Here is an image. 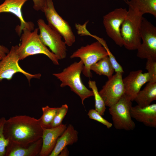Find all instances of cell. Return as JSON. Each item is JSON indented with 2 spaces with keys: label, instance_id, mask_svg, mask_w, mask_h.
Segmentation results:
<instances>
[{
  "label": "cell",
  "instance_id": "obj_1",
  "mask_svg": "<svg viewBox=\"0 0 156 156\" xmlns=\"http://www.w3.org/2000/svg\"><path fill=\"white\" fill-rule=\"evenodd\" d=\"M40 119L26 115H16L6 120L3 134L9 142L26 146L41 138Z\"/></svg>",
  "mask_w": 156,
  "mask_h": 156
},
{
  "label": "cell",
  "instance_id": "obj_2",
  "mask_svg": "<svg viewBox=\"0 0 156 156\" xmlns=\"http://www.w3.org/2000/svg\"><path fill=\"white\" fill-rule=\"evenodd\" d=\"M38 28L32 30L27 28L23 29L19 46L16 45V50L20 60L29 56L38 54L47 56L55 65H59L57 56L51 51L42 43L38 34Z\"/></svg>",
  "mask_w": 156,
  "mask_h": 156
},
{
  "label": "cell",
  "instance_id": "obj_3",
  "mask_svg": "<svg viewBox=\"0 0 156 156\" xmlns=\"http://www.w3.org/2000/svg\"><path fill=\"white\" fill-rule=\"evenodd\" d=\"M83 66V63L80 60L65 68L61 72L53 74L61 81L60 87L69 86L71 91L80 97L83 105L85 99L94 96L92 91L88 89L81 81V74Z\"/></svg>",
  "mask_w": 156,
  "mask_h": 156
},
{
  "label": "cell",
  "instance_id": "obj_4",
  "mask_svg": "<svg viewBox=\"0 0 156 156\" xmlns=\"http://www.w3.org/2000/svg\"><path fill=\"white\" fill-rule=\"evenodd\" d=\"M142 17L129 7L120 28L123 46L127 50H137L141 44L140 31Z\"/></svg>",
  "mask_w": 156,
  "mask_h": 156
},
{
  "label": "cell",
  "instance_id": "obj_5",
  "mask_svg": "<svg viewBox=\"0 0 156 156\" xmlns=\"http://www.w3.org/2000/svg\"><path fill=\"white\" fill-rule=\"evenodd\" d=\"M40 40L51 52L57 57L58 60L65 58L67 55L66 44L62 40V36L56 30L42 19L37 21Z\"/></svg>",
  "mask_w": 156,
  "mask_h": 156
},
{
  "label": "cell",
  "instance_id": "obj_6",
  "mask_svg": "<svg viewBox=\"0 0 156 156\" xmlns=\"http://www.w3.org/2000/svg\"><path fill=\"white\" fill-rule=\"evenodd\" d=\"M108 56L105 48L99 41L82 46L70 55L71 58L78 57L83 62V66L82 72L88 78L92 77L91 66L102 58Z\"/></svg>",
  "mask_w": 156,
  "mask_h": 156
},
{
  "label": "cell",
  "instance_id": "obj_7",
  "mask_svg": "<svg viewBox=\"0 0 156 156\" xmlns=\"http://www.w3.org/2000/svg\"><path fill=\"white\" fill-rule=\"evenodd\" d=\"M132 101L124 94L115 104L109 107L113 125L118 130H133L135 125L131 114Z\"/></svg>",
  "mask_w": 156,
  "mask_h": 156
},
{
  "label": "cell",
  "instance_id": "obj_8",
  "mask_svg": "<svg viewBox=\"0 0 156 156\" xmlns=\"http://www.w3.org/2000/svg\"><path fill=\"white\" fill-rule=\"evenodd\" d=\"M44 1L42 12L48 24L60 34L66 45L72 46L75 42V38L71 26L57 12L52 0H44Z\"/></svg>",
  "mask_w": 156,
  "mask_h": 156
},
{
  "label": "cell",
  "instance_id": "obj_9",
  "mask_svg": "<svg viewBox=\"0 0 156 156\" xmlns=\"http://www.w3.org/2000/svg\"><path fill=\"white\" fill-rule=\"evenodd\" d=\"M140 33L142 42L137 49V56L156 60V27L143 17Z\"/></svg>",
  "mask_w": 156,
  "mask_h": 156
},
{
  "label": "cell",
  "instance_id": "obj_10",
  "mask_svg": "<svg viewBox=\"0 0 156 156\" xmlns=\"http://www.w3.org/2000/svg\"><path fill=\"white\" fill-rule=\"evenodd\" d=\"M19 60L16 45L12 46L8 53L0 60V81L4 79L10 80L18 73L24 75L29 81L33 78H40V73L31 74L23 69L19 65Z\"/></svg>",
  "mask_w": 156,
  "mask_h": 156
},
{
  "label": "cell",
  "instance_id": "obj_11",
  "mask_svg": "<svg viewBox=\"0 0 156 156\" xmlns=\"http://www.w3.org/2000/svg\"><path fill=\"white\" fill-rule=\"evenodd\" d=\"M127 12L126 8H117L103 17V23L107 35L120 47L123 46L120 33L121 27Z\"/></svg>",
  "mask_w": 156,
  "mask_h": 156
},
{
  "label": "cell",
  "instance_id": "obj_12",
  "mask_svg": "<svg viewBox=\"0 0 156 156\" xmlns=\"http://www.w3.org/2000/svg\"><path fill=\"white\" fill-rule=\"evenodd\" d=\"M122 74L116 73L108 79L99 92L106 106L109 107L114 105L124 94Z\"/></svg>",
  "mask_w": 156,
  "mask_h": 156
},
{
  "label": "cell",
  "instance_id": "obj_13",
  "mask_svg": "<svg viewBox=\"0 0 156 156\" xmlns=\"http://www.w3.org/2000/svg\"><path fill=\"white\" fill-rule=\"evenodd\" d=\"M124 94L131 101H133L142 87L150 80L148 72L142 73L139 70L130 72L123 78Z\"/></svg>",
  "mask_w": 156,
  "mask_h": 156
},
{
  "label": "cell",
  "instance_id": "obj_14",
  "mask_svg": "<svg viewBox=\"0 0 156 156\" xmlns=\"http://www.w3.org/2000/svg\"><path fill=\"white\" fill-rule=\"evenodd\" d=\"M27 0H5L0 5V13L3 12L12 13L19 19L20 25L16 28V31L20 35L23 28H27L34 30V25L31 22H26L24 20L22 12V8Z\"/></svg>",
  "mask_w": 156,
  "mask_h": 156
},
{
  "label": "cell",
  "instance_id": "obj_15",
  "mask_svg": "<svg viewBox=\"0 0 156 156\" xmlns=\"http://www.w3.org/2000/svg\"><path fill=\"white\" fill-rule=\"evenodd\" d=\"M66 125L62 124L58 126L51 128L42 127L41 138L42 144L40 156H49L53 150L58 138L67 128Z\"/></svg>",
  "mask_w": 156,
  "mask_h": 156
},
{
  "label": "cell",
  "instance_id": "obj_16",
  "mask_svg": "<svg viewBox=\"0 0 156 156\" xmlns=\"http://www.w3.org/2000/svg\"><path fill=\"white\" fill-rule=\"evenodd\" d=\"M131 114L132 118L145 125L156 127V104H153L144 107L138 105L132 106Z\"/></svg>",
  "mask_w": 156,
  "mask_h": 156
},
{
  "label": "cell",
  "instance_id": "obj_17",
  "mask_svg": "<svg viewBox=\"0 0 156 156\" xmlns=\"http://www.w3.org/2000/svg\"><path fill=\"white\" fill-rule=\"evenodd\" d=\"M42 144L41 138L31 144L21 146L9 142L5 156H36L39 155Z\"/></svg>",
  "mask_w": 156,
  "mask_h": 156
},
{
  "label": "cell",
  "instance_id": "obj_18",
  "mask_svg": "<svg viewBox=\"0 0 156 156\" xmlns=\"http://www.w3.org/2000/svg\"><path fill=\"white\" fill-rule=\"evenodd\" d=\"M78 140V131L72 125L69 124L57 139L55 146L49 156H58L64 148L76 142Z\"/></svg>",
  "mask_w": 156,
  "mask_h": 156
},
{
  "label": "cell",
  "instance_id": "obj_19",
  "mask_svg": "<svg viewBox=\"0 0 156 156\" xmlns=\"http://www.w3.org/2000/svg\"><path fill=\"white\" fill-rule=\"evenodd\" d=\"M137 13L143 16L148 13L156 17V0H124Z\"/></svg>",
  "mask_w": 156,
  "mask_h": 156
},
{
  "label": "cell",
  "instance_id": "obj_20",
  "mask_svg": "<svg viewBox=\"0 0 156 156\" xmlns=\"http://www.w3.org/2000/svg\"><path fill=\"white\" fill-rule=\"evenodd\" d=\"M156 100V82H148L142 90H140L135 98L137 105L141 107L148 106Z\"/></svg>",
  "mask_w": 156,
  "mask_h": 156
},
{
  "label": "cell",
  "instance_id": "obj_21",
  "mask_svg": "<svg viewBox=\"0 0 156 156\" xmlns=\"http://www.w3.org/2000/svg\"><path fill=\"white\" fill-rule=\"evenodd\" d=\"M90 70L99 75L107 76L108 79L113 75L114 68L108 56H105L93 64Z\"/></svg>",
  "mask_w": 156,
  "mask_h": 156
},
{
  "label": "cell",
  "instance_id": "obj_22",
  "mask_svg": "<svg viewBox=\"0 0 156 156\" xmlns=\"http://www.w3.org/2000/svg\"><path fill=\"white\" fill-rule=\"evenodd\" d=\"M88 86L92 89L95 100V109L102 116L104 115L106 109L104 101L99 93L96 82L90 80L88 82Z\"/></svg>",
  "mask_w": 156,
  "mask_h": 156
},
{
  "label": "cell",
  "instance_id": "obj_23",
  "mask_svg": "<svg viewBox=\"0 0 156 156\" xmlns=\"http://www.w3.org/2000/svg\"><path fill=\"white\" fill-rule=\"evenodd\" d=\"M59 108L60 107H51L48 105L42 108V114L40 119L42 127L50 128V125Z\"/></svg>",
  "mask_w": 156,
  "mask_h": 156
},
{
  "label": "cell",
  "instance_id": "obj_24",
  "mask_svg": "<svg viewBox=\"0 0 156 156\" xmlns=\"http://www.w3.org/2000/svg\"><path fill=\"white\" fill-rule=\"evenodd\" d=\"M99 41L105 48L108 54V56L114 68L116 73H123L124 72L123 68L118 62L115 57L110 51L107 45L106 41L103 38L97 36L96 38Z\"/></svg>",
  "mask_w": 156,
  "mask_h": 156
},
{
  "label": "cell",
  "instance_id": "obj_25",
  "mask_svg": "<svg viewBox=\"0 0 156 156\" xmlns=\"http://www.w3.org/2000/svg\"><path fill=\"white\" fill-rule=\"evenodd\" d=\"M68 110V105L65 104L60 107L50 126V128L55 127L62 124L63 119L66 114Z\"/></svg>",
  "mask_w": 156,
  "mask_h": 156
},
{
  "label": "cell",
  "instance_id": "obj_26",
  "mask_svg": "<svg viewBox=\"0 0 156 156\" xmlns=\"http://www.w3.org/2000/svg\"><path fill=\"white\" fill-rule=\"evenodd\" d=\"M4 117L0 118V156H5L6 148L9 140L6 139L3 134V127L6 120Z\"/></svg>",
  "mask_w": 156,
  "mask_h": 156
},
{
  "label": "cell",
  "instance_id": "obj_27",
  "mask_svg": "<svg viewBox=\"0 0 156 156\" xmlns=\"http://www.w3.org/2000/svg\"><path fill=\"white\" fill-rule=\"evenodd\" d=\"M88 115L90 118L102 124L108 129L111 128L113 126L112 123L103 118L95 109H91L90 110Z\"/></svg>",
  "mask_w": 156,
  "mask_h": 156
},
{
  "label": "cell",
  "instance_id": "obj_28",
  "mask_svg": "<svg viewBox=\"0 0 156 156\" xmlns=\"http://www.w3.org/2000/svg\"><path fill=\"white\" fill-rule=\"evenodd\" d=\"M145 69L147 70L150 77L149 82H156V60L147 59Z\"/></svg>",
  "mask_w": 156,
  "mask_h": 156
},
{
  "label": "cell",
  "instance_id": "obj_29",
  "mask_svg": "<svg viewBox=\"0 0 156 156\" xmlns=\"http://www.w3.org/2000/svg\"><path fill=\"white\" fill-rule=\"evenodd\" d=\"M33 8L36 11H43L44 4V0H32Z\"/></svg>",
  "mask_w": 156,
  "mask_h": 156
},
{
  "label": "cell",
  "instance_id": "obj_30",
  "mask_svg": "<svg viewBox=\"0 0 156 156\" xmlns=\"http://www.w3.org/2000/svg\"><path fill=\"white\" fill-rule=\"evenodd\" d=\"M9 51L7 48L0 44V57L2 58L5 56Z\"/></svg>",
  "mask_w": 156,
  "mask_h": 156
},
{
  "label": "cell",
  "instance_id": "obj_31",
  "mask_svg": "<svg viewBox=\"0 0 156 156\" xmlns=\"http://www.w3.org/2000/svg\"><path fill=\"white\" fill-rule=\"evenodd\" d=\"M69 153V151L66 147L61 151L58 156H68Z\"/></svg>",
  "mask_w": 156,
  "mask_h": 156
},
{
  "label": "cell",
  "instance_id": "obj_32",
  "mask_svg": "<svg viewBox=\"0 0 156 156\" xmlns=\"http://www.w3.org/2000/svg\"><path fill=\"white\" fill-rule=\"evenodd\" d=\"M1 59L2 58L0 57V60H1Z\"/></svg>",
  "mask_w": 156,
  "mask_h": 156
}]
</instances>
